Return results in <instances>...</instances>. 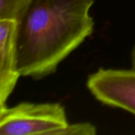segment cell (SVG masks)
I'll list each match as a JSON object with an SVG mask.
<instances>
[{
  "label": "cell",
  "mask_w": 135,
  "mask_h": 135,
  "mask_svg": "<svg viewBox=\"0 0 135 135\" xmlns=\"http://www.w3.org/2000/svg\"><path fill=\"white\" fill-rule=\"evenodd\" d=\"M94 0H30L16 19L17 69L35 80L59 65L94 29Z\"/></svg>",
  "instance_id": "1"
},
{
  "label": "cell",
  "mask_w": 135,
  "mask_h": 135,
  "mask_svg": "<svg viewBox=\"0 0 135 135\" xmlns=\"http://www.w3.org/2000/svg\"><path fill=\"white\" fill-rule=\"evenodd\" d=\"M68 123L59 103L24 102L0 108L1 135H55Z\"/></svg>",
  "instance_id": "2"
},
{
  "label": "cell",
  "mask_w": 135,
  "mask_h": 135,
  "mask_svg": "<svg viewBox=\"0 0 135 135\" xmlns=\"http://www.w3.org/2000/svg\"><path fill=\"white\" fill-rule=\"evenodd\" d=\"M86 86L101 104L135 115V70L100 68L90 74Z\"/></svg>",
  "instance_id": "3"
},
{
  "label": "cell",
  "mask_w": 135,
  "mask_h": 135,
  "mask_svg": "<svg viewBox=\"0 0 135 135\" xmlns=\"http://www.w3.org/2000/svg\"><path fill=\"white\" fill-rule=\"evenodd\" d=\"M21 76L17 62L16 21L0 20V108L6 105Z\"/></svg>",
  "instance_id": "4"
},
{
  "label": "cell",
  "mask_w": 135,
  "mask_h": 135,
  "mask_svg": "<svg viewBox=\"0 0 135 135\" xmlns=\"http://www.w3.org/2000/svg\"><path fill=\"white\" fill-rule=\"evenodd\" d=\"M30 0H0V20H14Z\"/></svg>",
  "instance_id": "5"
},
{
  "label": "cell",
  "mask_w": 135,
  "mask_h": 135,
  "mask_svg": "<svg viewBox=\"0 0 135 135\" xmlns=\"http://www.w3.org/2000/svg\"><path fill=\"white\" fill-rule=\"evenodd\" d=\"M97 129L91 123H78L74 124L68 123L64 128L58 131L55 135H95Z\"/></svg>",
  "instance_id": "6"
},
{
  "label": "cell",
  "mask_w": 135,
  "mask_h": 135,
  "mask_svg": "<svg viewBox=\"0 0 135 135\" xmlns=\"http://www.w3.org/2000/svg\"><path fill=\"white\" fill-rule=\"evenodd\" d=\"M131 69L135 70V46L132 52V56H131Z\"/></svg>",
  "instance_id": "7"
}]
</instances>
